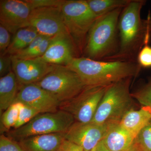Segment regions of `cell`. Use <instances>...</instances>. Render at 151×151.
Listing matches in <instances>:
<instances>
[{
	"instance_id": "obj_1",
	"label": "cell",
	"mask_w": 151,
	"mask_h": 151,
	"mask_svg": "<svg viewBox=\"0 0 151 151\" xmlns=\"http://www.w3.org/2000/svg\"><path fill=\"white\" fill-rule=\"evenodd\" d=\"M145 0H131L122 9L119 17V50L116 54L103 60L138 63L141 50L151 40L150 14L146 19L141 17V10Z\"/></svg>"
},
{
	"instance_id": "obj_2",
	"label": "cell",
	"mask_w": 151,
	"mask_h": 151,
	"mask_svg": "<svg viewBox=\"0 0 151 151\" xmlns=\"http://www.w3.org/2000/svg\"><path fill=\"white\" fill-rule=\"evenodd\" d=\"M66 67L78 74L86 86H108L136 77L142 67L138 63L106 61L84 57L73 58Z\"/></svg>"
},
{
	"instance_id": "obj_3",
	"label": "cell",
	"mask_w": 151,
	"mask_h": 151,
	"mask_svg": "<svg viewBox=\"0 0 151 151\" xmlns=\"http://www.w3.org/2000/svg\"><path fill=\"white\" fill-rule=\"evenodd\" d=\"M123 9H116L97 19L88 34L82 56L103 61L117 53L119 45L118 24Z\"/></svg>"
},
{
	"instance_id": "obj_4",
	"label": "cell",
	"mask_w": 151,
	"mask_h": 151,
	"mask_svg": "<svg viewBox=\"0 0 151 151\" xmlns=\"http://www.w3.org/2000/svg\"><path fill=\"white\" fill-rule=\"evenodd\" d=\"M132 78L109 85L98 105L92 121L96 124H118L126 113L133 109L130 92Z\"/></svg>"
},
{
	"instance_id": "obj_5",
	"label": "cell",
	"mask_w": 151,
	"mask_h": 151,
	"mask_svg": "<svg viewBox=\"0 0 151 151\" xmlns=\"http://www.w3.org/2000/svg\"><path fill=\"white\" fill-rule=\"evenodd\" d=\"M61 11L67 32L79 56H82L89 31L98 17L86 0L65 1Z\"/></svg>"
},
{
	"instance_id": "obj_6",
	"label": "cell",
	"mask_w": 151,
	"mask_h": 151,
	"mask_svg": "<svg viewBox=\"0 0 151 151\" xmlns=\"http://www.w3.org/2000/svg\"><path fill=\"white\" fill-rule=\"evenodd\" d=\"M75 122L70 114L62 110L40 113L22 127L8 132L7 136L18 142L32 136L65 133Z\"/></svg>"
},
{
	"instance_id": "obj_7",
	"label": "cell",
	"mask_w": 151,
	"mask_h": 151,
	"mask_svg": "<svg viewBox=\"0 0 151 151\" xmlns=\"http://www.w3.org/2000/svg\"><path fill=\"white\" fill-rule=\"evenodd\" d=\"M35 84L50 93L60 103L77 96L86 86L77 73L64 65H57Z\"/></svg>"
},
{
	"instance_id": "obj_8",
	"label": "cell",
	"mask_w": 151,
	"mask_h": 151,
	"mask_svg": "<svg viewBox=\"0 0 151 151\" xmlns=\"http://www.w3.org/2000/svg\"><path fill=\"white\" fill-rule=\"evenodd\" d=\"M108 86H86L77 96L60 103L59 110L70 114L75 122H92Z\"/></svg>"
},
{
	"instance_id": "obj_9",
	"label": "cell",
	"mask_w": 151,
	"mask_h": 151,
	"mask_svg": "<svg viewBox=\"0 0 151 151\" xmlns=\"http://www.w3.org/2000/svg\"><path fill=\"white\" fill-rule=\"evenodd\" d=\"M116 124L75 122L65 133V139L80 146L84 151H92Z\"/></svg>"
},
{
	"instance_id": "obj_10",
	"label": "cell",
	"mask_w": 151,
	"mask_h": 151,
	"mask_svg": "<svg viewBox=\"0 0 151 151\" xmlns=\"http://www.w3.org/2000/svg\"><path fill=\"white\" fill-rule=\"evenodd\" d=\"M29 27L34 28L39 34L47 37L68 34L63 21L61 7L34 9L30 15Z\"/></svg>"
},
{
	"instance_id": "obj_11",
	"label": "cell",
	"mask_w": 151,
	"mask_h": 151,
	"mask_svg": "<svg viewBox=\"0 0 151 151\" xmlns=\"http://www.w3.org/2000/svg\"><path fill=\"white\" fill-rule=\"evenodd\" d=\"M32 10L27 0H2L0 2V22L11 34L29 27Z\"/></svg>"
},
{
	"instance_id": "obj_12",
	"label": "cell",
	"mask_w": 151,
	"mask_h": 151,
	"mask_svg": "<svg viewBox=\"0 0 151 151\" xmlns=\"http://www.w3.org/2000/svg\"><path fill=\"white\" fill-rule=\"evenodd\" d=\"M14 103L27 105L40 113L58 111L60 105L57 99L35 83L19 86Z\"/></svg>"
},
{
	"instance_id": "obj_13",
	"label": "cell",
	"mask_w": 151,
	"mask_h": 151,
	"mask_svg": "<svg viewBox=\"0 0 151 151\" xmlns=\"http://www.w3.org/2000/svg\"><path fill=\"white\" fill-rule=\"evenodd\" d=\"M12 71L19 86L37 83L57 66L46 63L39 58L21 60L12 57Z\"/></svg>"
},
{
	"instance_id": "obj_14",
	"label": "cell",
	"mask_w": 151,
	"mask_h": 151,
	"mask_svg": "<svg viewBox=\"0 0 151 151\" xmlns=\"http://www.w3.org/2000/svg\"><path fill=\"white\" fill-rule=\"evenodd\" d=\"M76 57L80 56L70 37L62 33L52 37L44 54L37 58L52 65L66 66Z\"/></svg>"
},
{
	"instance_id": "obj_15",
	"label": "cell",
	"mask_w": 151,
	"mask_h": 151,
	"mask_svg": "<svg viewBox=\"0 0 151 151\" xmlns=\"http://www.w3.org/2000/svg\"><path fill=\"white\" fill-rule=\"evenodd\" d=\"M65 133L32 136L18 142L23 151H60Z\"/></svg>"
},
{
	"instance_id": "obj_16",
	"label": "cell",
	"mask_w": 151,
	"mask_h": 151,
	"mask_svg": "<svg viewBox=\"0 0 151 151\" xmlns=\"http://www.w3.org/2000/svg\"><path fill=\"white\" fill-rule=\"evenodd\" d=\"M135 139L119 123L111 128L102 141L111 151H134Z\"/></svg>"
},
{
	"instance_id": "obj_17",
	"label": "cell",
	"mask_w": 151,
	"mask_h": 151,
	"mask_svg": "<svg viewBox=\"0 0 151 151\" xmlns=\"http://www.w3.org/2000/svg\"><path fill=\"white\" fill-rule=\"evenodd\" d=\"M151 121V109L142 106L138 110L134 109L126 113L119 124L136 139L141 130Z\"/></svg>"
},
{
	"instance_id": "obj_18",
	"label": "cell",
	"mask_w": 151,
	"mask_h": 151,
	"mask_svg": "<svg viewBox=\"0 0 151 151\" xmlns=\"http://www.w3.org/2000/svg\"><path fill=\"white\" fill-rule=\"evenodd\" d=\"M19 85L16 76L12 71L0 78V111H5L14 102Z\"/></svg>"
},
{
	"instance_id": "obj_19",
	"label": "cell",
	"mask_w": 151,
	"mask_h": 151,
	"mask_svg": "<svg viewBox=\"0 0 151 151\" xmlns=\"http://www.w3.org/2000/svg\"><path fill=\"white\" fill-rule=\"evenodd\" d=\"M39 35L37 32L31 27L19 29L14 34L9 46L3 54L13 56L19 53L28 46Z\"/></svg>"
},
{
	"instance_id": "obj_20",
	"label": "cell",
	"mask_w": 151,
	"mask_h": 151,
	"mask_svg": "<svg viewBox=\"0 0 151 151\" xmlns=\"http://www.w3.org/2000/svg\"><path fill=\"white\" fill-rule=\"evenodd\" d=\"M52 37L39 35L28 46L12 57L21 60L36 59L45 52Z\"/></svg>"
},
{
	"instance_id": "obj_21",
	"label": "cell",
	"mask_w": 151,
	"mask_h": 151,
	"mask_svg": "<svg viewBox=\"0 0 151 151\" xmlns=\"http://www.w3.org/2000/svg\"><path fill=\"white\" fill-rule=\"evenodd\" d=\"M131 0H86L90 9L100 17L116 9L124 8Z\"/></svg>"
},
{
	"instance_id": "obj_22",
	"label": "cell",
	"mask_w": 151,
	"mask_h": 151,
	"mask_svg": "<svg viewBox=\"0 0 151 151\" xmlns=\"http://www.w3.org/2000/svg\"><path fill=\"white\" fill-rule=\"evenodd\" d=\"M20 103H14L4 112L1 117V123L5 129L14 128L18 119Z\"/></svg>"
},
{
	"instance_id": "obj_23",
	"label": "cell",
	"mask_w": 151,
	"mask_h": 151,
	"mask_svg": "<svg viewBox=\"0 0 151 151\" xmlns=\"http://www.w3.org/2000/svg\"><path fill=\"white\" fill-rule=\"evenodd\" d=\"M134 146L139 151H151V121L136 137Z\"/></svg>"
},
{
	"instance_id": "obj_24",
	"label": "cell",
	"mask_w": 151,
	"mask_h": 151,
	"mask_svg": "<svg viewBox=\"0 0 151 151\" xmlns=\"http://www.w3.org/2000/svg\"><path fill=\"white\" fill-rule=\"evenodd\" d=\"M131 94L133 98L142 106L148 107L151 109V78Z\"/></svg>"
},
{
	"instance_id": "obj_25",
	"label": "cell",
	"mask_w": 151,
	"mask_h": 151,
	"mask_svg": "<svg viewBox=\"0 0 151 151\" xmlns=\"http://www.w3.org/2000/svg\"><path fill=\"white\" fill-rule=\"evenodd\" d=\"M40 113L35 109L20 103L18 119L14 127V129L22 127Z\"/></svg>"
},
{
	"instance_id": "obj_26",
	"label": "cell",
	"mask_w": 151,
	"mask_h": 151,
	"mask_svg": "<svg viewBox=\"0 0 151 151\" xmlns=\"http://www.w3.org/2000/svg\"><path fill=\"white\" fill-rule=\"evenodd\" d=\"M32 9L38 8L62 7L63 0H27Z\"/></svg>"
},
{
	"instance_id": "obj_27",
	"label": "cell",
	"mask_w": 151,
	"mask_h": 151,
	"mask_svg": "<svg viewBox=\"0 0 151 151\" xmlns=\"http://www.w3.org/2000/svg\"><path fill=\"white\" fill-rule=\"evenodd\" d=\"M0 151H23L18 142L5 135L0 137Z\"/></svg>"
},
{
	"instance_id": "obj_28",
	"label": "cell",
	"mask_w": 151,
	"mask_h": 151,
	"mask_svg": "<svg viewBox=\"0 0 151 151\" xmlns=\"http://www.w3.org/2000/svg\"><path fill=\"white\" fill-rule=\"evenodd\" d=\"M137 62L142 68L151 67V47L146 45L138 55Z\"/></svg>"
},
{
	"instance_id": "obj_29",
	"label": "cell",
	"mask_w": 151,
	"mask_h": 151,
	"mask_svg": "<svg viewBox=\"0 0 151 151\" xmlns=\"http://www.w3.org/2000/svg\"><path fill=\"white\" fill-rule=\"evenodd\" d=\"M11 33L2 25L0 24V52L1 55L5 52L10 44L12 38Z\"/></svg>"
},
{
	"instance_id": "obj_30",
	"label": "cell",
	"mask_w": 151,
	"mask_h": 151,
	"mask_svg": "<svg viewBox=\"0 0 151 151\" xmlns=\"http://www.w3.org/2000/svg\"><path fill=\"white\" fill-rule=\"evenodd\" d=\"M12 71V59L11 55H1L0 56V76L3 77Z\"/></svg>"
},
{
	"instance_id": "obj_31",
	"label": "cell",
	"mask_w": 151,
	"mask_h": 151,
	"mask_svg": "<svg viewBox=\"0 0 151 151\" xmlns=\"http://www.w3.org/2000/svg\"><path fill=\"white\" fill-rule=\"evenodd\" d=\"M60 151H84L77 144L64 139L60 147Z\"/></svg>"
},
{
	"instance_id": "obj_32",
	"label": "cell",
	"mask_w": 151,
	"mask_h": 151,
	"mask_svg": "<svg viewBox=\"0 0 151 151\" xmlns=\"http://www.w3.org/2000/svg\"><path fill=\"white\" fill-rule=\"evenodd\" d=\"M95 151H111L108 150L103 143V141L100 142L96 147Z\"/></svg>"
},
{
	"instance_id": "obj_33",
	"label": "cell",
	"mask_w": 151,
	"mask_h": 151,
	"mask_svg": "<svg viewBox=\"0 0 151 151\" xmlns=\"http://www.w3.org/2000/svg\"><path fill=\"white\" fill-rule=\"evenodd\" d=\"M134 151H139L138 150H137V149L135 147L134 150Z\"/></svg>"
},
{
	"instance_id": "obj_34",
	"label": "cell",
	"mask_w": 151,
	"mask_h": 151,
	"mask_svg": "<svg viewBox=\"0 0 151 151\" xmlns=\"http://www.w3.org/2000/svg\"><path fill=\"white\" fill-rule=\"evenodd\" d=\"M150 21H151V14H150Z\"/></svg>"
},
{
	"instance_id": "obj_35",
	"label": "cell",
	"mask_w": 151,
	"mask_h": 151,
	"mask_svg": "<svg viewBox=\"0 0 151 151\" xmlns=\"http://www.w3.org/2000/svg\"><path fill=\"white\" fill-rule=\"evenodd\" d=\"M95 150H96V147L94 148V149L92 151H95Z\"/></svg>"
}]
</instances>
